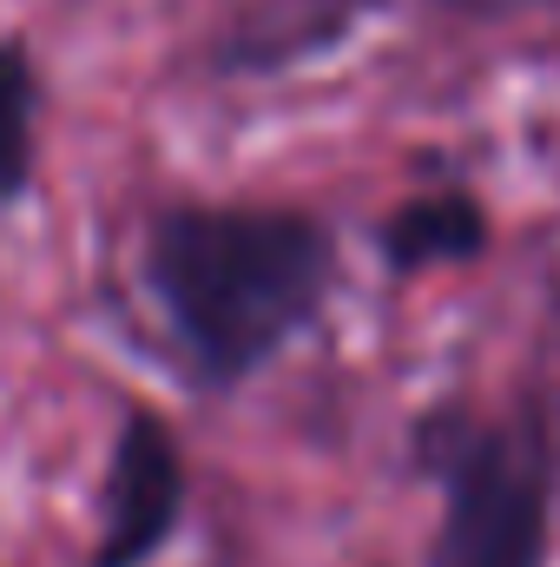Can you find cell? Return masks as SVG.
<instances>
[{"label": "cell", "mask_w": 560, "mask_h": 567, "mask_svg": "<svg viewBox=\"0 0 560 567\" xmlns=\"http://www.w3.org/2000/svg\"><path fill=\"white\" fill-rule=\"evenodd\" d=\"M330 231L290 205H172L145 231V284L205 383L265 370L330 290Z\"/></svg>", "instance_id": "cell-1"}, {"label": "cell", "mask_w": 560, "mask_h": 567, "mask_svg": "<svg viewBox=\"0 0 560 567\" xmlns=\"http://www.w3.org/2000/svg\"><path fill=\"white\" fill-rule=\"evenodd\" d=\"M435 567H541L548 555V462L521 429H455L442 449Z\"/></svg>", "instance_id": "cell-2"}, {"label": "cell", "mask_w": 560, "mask_h": 567, "mask_svg": "<svg viewBox=\"0 0 560 567\" xmlns=\"http://www.w3.org/2000/svg\"><path fill=\"white\" fill-rule=\"evenodd\" d=\"M178 508H185V462L172 429L158 416H126L106 475V522H100L93 567H145L165 548Z\"/></svg>", "instance_id": "cell-3"}, {"label": "cell", "mask_w": 560, "mask_h": 567, "mask_svg": "<svg viewBox=\"0 0 560 567\" xmlns=\"http://www.w3.org/2000/svg\"><path fill=\"white\" fill-rule=\"evenodd\" d=\"M390 0H231L225 27L211 33V73L245 80V73H283L303 66L330 47H343L370 13Z\"/></svg>", "instance_id": "cell-4"}, {"label": "cell", "mask_w": 560, "mask_h": 567, "mask_svg": "<svg viewBox=\"0 0 560 567\" xmlns=\"http://www.w3.org/2000/svg\"><path fill=\"white\" fill-rule=\"evenodd\" d=\"M488 245V218L468 192H435L409 198L383 218V258L390 271H428V265H462Z\"/></svg>", "instance_id": "cell-5"}, {"label": "cell", "mask_w": 560, "mask_h": 567, "mask_svg": "<svg viewBox=\"0 0 560 567\" xmlns=\"http://www.w3.org/2000/svg\"><path fill=\"white\" fill-rule=\"evenodd\" d=\"M33 120H40V73L20 40H0V198H20L33 178Z\"/></svg>", "instance_id": "cell-6"}, {"label": "cell", "mask_w": 560, "mask_h": 567, "mask_svg": "<svg viewBox=\"0 0 560 567\" xmlns=\"http://www.w3.org/2000/svg\"><path fill=\"white\" fill-rule=\"evenodd\" d=\"M442 13H462V20H515V13H535V7H560V0H428Z\"/></svg>", "instance_id": "cell-7"}]
</instances>
